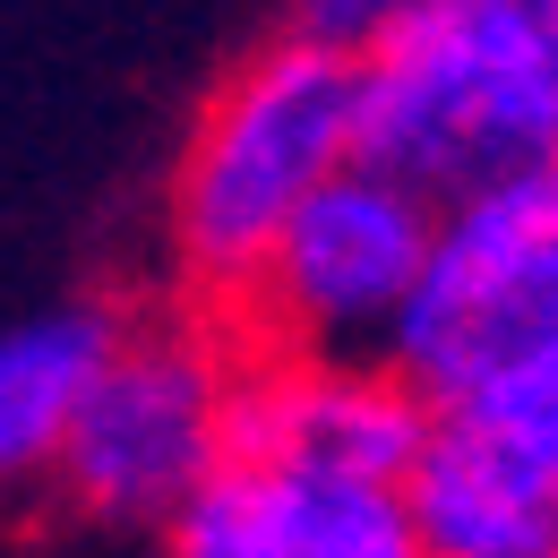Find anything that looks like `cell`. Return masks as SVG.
Segmentation results:
<instances>
[{
  "mask_svg": "<svg viewBox=\"0 0 558 558\" xmlns=\"http://www.w3.org/2000/svg\"><path fill=\"white\" fill-rule=\"evenodd\" d=\"M429 223H438V207L413 181L352 155L283 223L232 336L267 352H378L387 361V336H396L421 283V258H429Z\"/></svg>",
  "mask_w": 558,
  "mask_h": 558,
  "instance_id": "obj_5",
  "label": "cell"
},
{
  "mask_svg": "<svg viewBox=\"0 0 558 558\" xmlns=\"http://www.w3.org/2000/svg\"><path fill=\"white\" fill-rule=\"evenodd\" d=\"M404 498L421 558H558V352L438 396Z\"/></svg>",
  "mask_w": 558,
  "mask_h": 558,
  "instance_id": "obj_6",
  "label": "cell"
},
{
  "mask_svg": "<svg viewBox=\"0 0 558 558\" xmlns=\"http://www.w3.org/2000/svg\"><path fill=\"white\" fill-rule=\"evenodd\" d=\"M447 0H292V35L344 52V61H369L378 44L413 35L421 17H438Z\"/></svg>",
  "mask_w": 558,
  "mask_h": 558,
  "instance_id": "obj_9",
  "label": "cell"
},
{
  "mask_svg": "<svg viewBox=\"0 0 558 558\" xmlns=\"http://www.w3.org/2000/svg\"><path fill=\"white\" fill-rule=\"evenodd\" d=\"M241 352L250 344L190 301L172 318H121L77 404L52 498H70L95 524H172L232 447Z\"/></svg>",
  "mask_w": 558,
  "mask_h": 558,
  "instance_id": "obj_3",
  "label": "cell"
},
{
  "mask_svg": "<svg viewBox=\"0 0 558 558\" xmlns=\"http://www.w3.org/2000/svg\"><path fill=\"white\" fill-rule=\"evenodd\" d=\"M498 9H507V17L533 35V52L550 61V86H558V0H498Z\"/></svg>",
  "mask_w": 558,
  "mask_h": 558,
  "instance_id": "obj_10",
  "label": "cell"
},
{
  "mask_svg": "<svg viewBox=\"0 0 558 558\" xmlns=\"http://www.w3.org/2000/svg\"><path fill=\"white\" fill-rule=\"evenodd\" d=\"M361 163L429 207L558 163V86L498 0H447L361 61Z\"/></svg>",
  "mask_w": 558,
  "mask_h": 558,
  "instance_id": "obj_2",
  "label": "cell"
},
{
  "mask_svg": "<svg viewBox=\"0 0 558 558\" xmlns=\"http://www.w3.org/2000/svg\"><path fill=\"white\" fill-rule=\"evenodd\" d=\"M163 542L172 558H421L413 498L396 473L283 447H223Z\"/></svg>",
  "mask_w": 558,
  "mask_h": 558,
  "instance_id": "obj_7",
  "label": "cell"
},
{
  "mask_svg": "<svg viewBox=\"0 0 558 558\" xmlns=\"http://www.w3.org/2000/svg\"><path fill=\"white\" fill-rule=\"evenodd\" d=\"M361 155V61L283 35L190 112L172 181H163V258L190 310L241 318L250 283L310 207Z\"/></svg>",
  "mask_w": 558,
  "mask_h": 558,
  "instance_id": "obj_1",
  "label": "cell"
},
{
  "mask_svg": "<svg viewBox=\"0 0 558 558\" xmlns=\"http://www.w3.org/2000/svg\"><path fill=\"white\" fill-rule=\"evenodd\" d=\"M533 352H558V163L438 207L387 369L438 404Z\"/></svg>",
  "mask_w": 558,
  "mask_h": 558,
  "instance_id": "obj_4",
  "label": "cell"
},
{
  "mask_svg": "<svg viewBox=\"0 0 558 558\" xmlns=\"http://www.w3.org/2000/svg\"><path fill=\"white\" fill-rule=\"evenodd\" d=\"M112 336H121V310H104V301H61V310L0 327V515L61 489L77 404H86Z\"/></svg>",
  "mask_w": 558,
  "mask_h": 558,
  "instance_id": "obj_8",
  "label": "cell"
}]
</instances>
